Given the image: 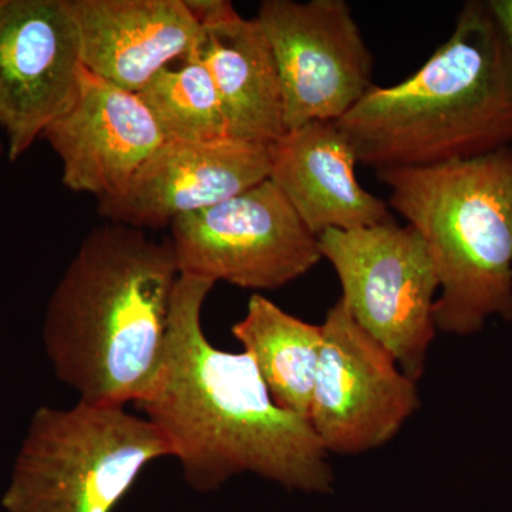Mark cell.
<instances>
[{"label": "cell", "mask_w": 512, "mask_h": 512, "mask_svg": "<svg viewBox=\"0 0 512 512\" xmlns=\"http://www.w3.org/2000/svg\"><path fill=\"white\" fill-rule=\"evenodd\" d=\"M214 282L180 275L163 362L137 404L200 493L254 474L303 493L335 484L329 454L311 424L272 399L248 352L215 348L202 329Z\"/></svg>", "instance_id": "6da1fadb"}, {"label": "cell", "mask_w": 512, "mask_h": 512, "mask_svg": "<svg viewBox=\"0 0 512 512\" xmlns=\"http://www.w3.org/2000/svg\"><path fill=\"white\" fill-rule=\"evenodd\" d=\"M170 241L93 229L47 303L42 340L57 379L93 406L137 403L163 362L175 285Z\"/></svg>", "instance_id": "7a4b0ae2"}, {"label": "cell", "mask_w": 512, "mask_h": 512, "mask_svg": "<svg viewBox=\"0 0 512 512\" xmlns=\"http://www.w3.org/2000/svg\"><path fill=\"white\" fill-rule=\"evenodd\" d=\"M338 124L376 173L512 147V53L487 2H467L417 72L373 86Z\"/></svg>", "instance_id": "3957f363"}, {"label": "cell", "mask_w": 512, "mask_h": 512, "mask_svg": "<svg viewBox=\"0 0 512 512\" xmlns=\"http://www.w3.org/2000/svg\"><path fill=\"white\" fill-rule=\"evenodd\" d=\"M376 177L429 249L437 330L470 336L490 319L512 322V147Z\"/></svg>", "instance_id": "277c9868"}, {"label": "cell", "mask_w": 512, "mask_h": 512, "mask_svg": "<svg viewBox=\"0 0 512 512\" xmlns=\"http://www.w3.org/2000/svg\"><path fill=\"white\" fill-rule=\"evenodd\" d=\"M173 457L164 434L124 407L77 402L30 417L8 487L6 512H113L154 461Z\"/></svg>", "instance_id": "5b68a950"}, {"label": "cell", "mask_w": 512, "mask_h": 512, "mask_svg": "<svg viewBox=\"0 0 512 512\" xmlns=\"http://www.w3.org/2000/svg\"><path fill=\"white\" fill-rule=\"evenodd\" d=\"M352 318L419 382L436 339L440 285L426 244L412 225L389 220L318 237Z\"/></svg>", "instance_id": "8992f818"}, {"label": "cell", "mask_w": 512, "mask_h": 512, "mask_svg": "<svg viewBox=\"0 0 512 512\" xmlns=\"http://www.w3.org/2000/svg\"><path fill=\"white\" fill-rule=\"evenodd\" d=\"M171 228L180 275L252 291L291 284L322 261L318 237L274 181L178 218Z\"/></svg>", "instance_id": "52a82bcc"}, {"label": "cell", "mask_w": 512, "mask_h": 512, "mask_svg": "<svg viewBox=\"0 0 512 512\" xmlns=\"http://www.w3.org/2000/svg\"><path fill=\"white\" fill-rule=\"evenodd\" d=\"M322 333L308 416L313 433L328 454L383 447L419 410L416 380L357 325L342 299L329 309Z\"/></svg>", "instance_id": "ba28073f"}, {"label": "cell", "mask_w": 512, "mask_h": 512, "mask_svg": "<svg viewBox=\"0 0 512 512\" xmlns=\"http://www.w3.org/2000/svg\"><path fill=\"white\" fill-rule=\"evenodd\" d=\"M256 19L278 67L286 130L338 121L372 89L375 60L345 0H264Z\"/></svg>", "instance_id": "9c48e42d"}, {"label": "cell", "mask_w": 512, "mask_h": 512, "mask_svg": "<svg viewBox=\"0 0 512 512\" xmlns=\"http://www.w3.org/2000/svg\"><path fill=\"white\" fill-rule=\"evenodd\" d=\"M82 69L70 0H0V130L10 161L69 110Z\"/></svg>", "instance_id": "30bf717a"}, {"label": "cell", "mask_w": 512, "mask_h": 512, "mask_svg": "<svg viewBox=\"0 0 512 512\" xmlns=\"http://www.w3.org/2000/svg\"><path fill=\"white\" fill-rule=\"evenodd\" d=\"M42 138L62 161L64 187L92 194L99 202L124 194L141 165L167 140L137 93L84 66L76 100Z\"/></svg>", "instance_id": "8fae6325"}, {"label": "cell", "mask_w": 512, "mask_h": 512, "mask_svg": "<svg viewBox=\"0 0 512 512\" xmlns=\"http://www.w3.org/2000/svg\"><path fill=\"white\" fill-rule=\"evenodd\" d=\"M272 147L234 138L211 143L165 140L120 197L99 214L137 229L170 227L178 218L227 201L271 175Z\"/></svg>", "instance_id": "7c38bea8"}, {"label": "cell", "mask_w": 512, "mask_h": 512, "mask_svg": "<svg viewBox=\"0 0 512 512\" xmlns=\"http://www.w3.org/2000/svg\"><path fill=\"white\" fill-rule=\"evenodd\" d=\"M70 9L83 66L127 92L140 93L201 42L187 0H70Z\"/></svg>", "instance_id": "4fadbf2b"}, {"label": "cell", "mask_w": 512, "mask_h": 512, "mask_svg": "<svg viewBox=\"0 0 512 512\" xmlns=\"http://www.w3.org/2000/svg\"><path fill=\"white\" fill-rule=\"evenodd\" d=\"M202 28L200 52L227 120L228 137L274 147L288 133L274 53L258 19L225 0H187Z\"/></svg>", "instance_id": "5bb4252c"}, {"label": "cell", "mask_w": 512, "mask_h": 512, "mask_svg": "<svg viewBox=\"0 0 512 512\" xmlns=\"http://www.w3.org/2000/svg\"><path fill=\"white\" fill-rule=\"evenodd\" d=\"M355 148L338 121H313L288 131L271 151V175L316 237L392 220L389 204L357 180Z\"/></svg>", "instance_id": "9a60e30c"}, {"label": "cell", "mask_w": 512, "mask_h": 512, "mask_svg": "<svg viewBox=\"0 0 512 512\" xmlns=\"http://www.w3.org/2000/svg\"><path fill=\"white\" fill-rule=\"evenodd\" d=\"M231 332L254 357L275 403L308 420L322 353V325L296 318L254 293L244 318L234 323Z\"/></svg>", "instance_id": "2e32d148"}, {"label": "cell", "mask_w": 512, "mask_h": 512, "mask_svg": "<svg viewBox=\"0 0 512 512\" xmlns=\"http://www.w3.org/2000/svg\"><path fill=\"white\" fill-rule=\"evenodd\" d=\"M137 94L167 140L211 143L229 138L220 96L200 45L164 67Z\"/></svg>", "instance_id": "e0dca14e"}, {"label": "cell", "mask_w": 512, "mask_h": 512, "mask_svg": "<svg viewBox=\"0 0 512 512\" xmlns=\"http://www.w3.org/2000/svg\"><path fill=\"white\" fill-rule=\"evenodd\" d=\"M487 5L512 53V0H488Z\"/></svg>", "instance_id": "ac0fdd59"}, {"label": "cell", "mask_w": 512, "mask_h": 512, "mask_svg": "<svg viewBox=\"0 0 512 512\" xmlns=\"http://www.w3.org/2000/svg\"><path fill=\"white\" fill-rule=\"evenodd\" d=\"M0 154H2V146H0Z\"/></svg>", "instance_id": "d6986e66"}]
</instances>
